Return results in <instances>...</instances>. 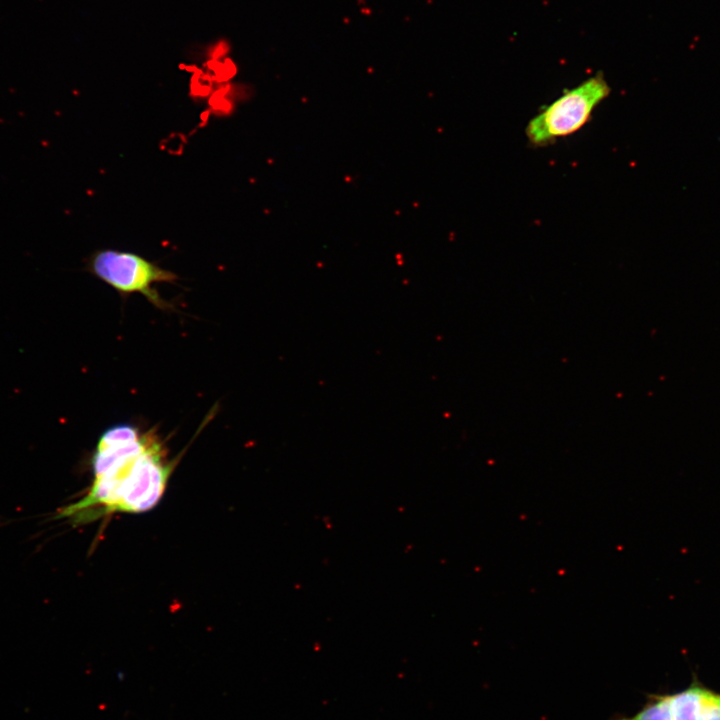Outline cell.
Instances as JSON below:
<instances>
[{"label": "cell", "mask_w": 720, "mask_h": 720, "mask_svg": "<svg viewBox=\"0 0 720 720\" xmlns=\"http://www.w3.org/2000/svg\"><path fill=\"white\" fill-rule=\"evenodd\" d=\"M610 92L611 88L602 73L565 91L528 122L525 134L529 144L543 147L574 134L591 119L595 109Z\"/></svg>", "instance_id": "2"}, {"label": "cell", "mask_w": 720, "mask_h": 720, "mask_svg": "<svg viewBox=\"0 0 720 720\" xmlns=\"http://www.w3.org/2000/svg\"><path fill=\"white\" fill-rule=\"evenodd\" d=\"M91 465L94 478L88 493L63 508L58 518L83 523L109 513L149 511L162 498L174 462L166 459L154 432L119 423L103 431Z\"/></svg>", "instance_id": "1"}, {"label": "cell", "mask_w": 720, "mask_h": 720, "mask_svg": "<svg viewBox=\"0 0 720 720\" xmlns=\"http://www.w3.org/2000/svg\"><path fill=\"white\" fill-rule=\"evenodd\" d=\"M89 273L102 280L121 295L140 293L159 309H168L153 288L155 283H175L177 275L133 252L113 249L94 251L86 264Z\"/></svg>", "instance_id": "3"}, {"label": "cell", "mask_w": 720, "mask_h": 720, "mask_svg": "<svg viewBox=\"0 0 720 720\" xmlns=\"http://www.w3.org/2000/svg\"><path fill=\"white\" fill-rule=\"evenodd\" d=\"M670 720H720V693L694 676L691 684L667 694Z\"/></svg>", "instance_id": "4"}]
</instances>
